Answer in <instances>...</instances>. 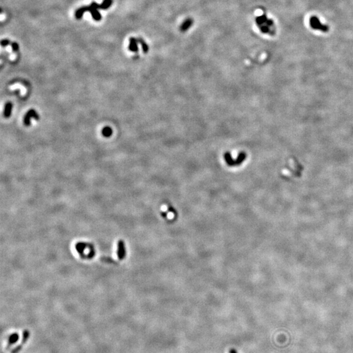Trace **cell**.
<instances>
[{"label":"cell","instance_id":"6da1fadb","mask_svg":"<svg viewBox=\"0 0 353 353\" xmlns=\"http://www.w3.org/2000/svg\"><path fill=\"white\" fill-rule=\"evenodd\" d=\"M84 12H90L94 20L96 21H100L101 19V15L98 11V9H100V4H98L96 2H92L89 6L83 7Z\"/></svg>","mask_w":353,"mask_h":353},{"label":"cell","instance_id":"7a4b0ae2","mask_svg":"<svg viewBox=\"0 0 353 353\" xmlns=\"http://www.w3.org/2000/svg\"><path fill=\"white\" fill-rule=\"evenodd\" d=\"M224 158H225V160L228 165L230 166L237 165L241 164V163L245 160V159L246 158V154L245 152H241V153H240L239 154L238 158H237L236 160H234L232 158L231 154L229 152H226V153H225V155H224Z\"/></svg>","mask_w":353,"mask_h":353},{"label":"cell","instance_id":"3957f363","mask_svg":"<svg viewBox=\"0 0 353 353\" xmlns=\"http://www.w3.org/2000/svg\"><path fill=\"white\" fill-rule=\"evenodd\" d=\"M309 23L312 28L316 30H320V31L322 32H326L329 29L327 26L322 24L320 20H319L317 16H312L310 18Z\"/></svg>","mask_w":353,"mask_h":353},{"label":"cell","instance_id":"277c9868","mask_svg":"<svg viewBox=\"0 0 353 353\" xmlns=\"http://www.w3.org/2000/svg\"><path fill=\"white\" fill-rule=\"evenodd\" d=\"M31 118H35V120L39 119V114L35 109H30L26 114H25L24 118V123L26 126H30L31 124Z\"/></svg>","mask_w":353,"mask_h":353},{"label":"cell","instance_id":"5b68a950","mask_svg":"<svg viewBox=\"0 0 353 353\" xmlns=\"http://www.w3.org/2000/svg\"><path fill=\"white\" fill-rule=\"evenodd\" d=\"M129 50H130L131 52H137L139 49H138V41L137 39L135 38V37H130V40H129Z\"/></svg>","mask_w":353,"mask_h":353},{"label":"cell","instance_id":"8992f818","mask_svg":"<svg viewBox=\"0 0 353 353\" xmlns=\"http://www.w3.org/2000/svg\"><path fill=\"white\" fill-rule=\"evenodd\" d=\"M193 23H194V21H193V20L192 18H189L186 19L185 21L182 23V24L181 25V27H180V30H181L182 32H186L188 29L191 28V27L193 24Z\"/></svg>","mask_w":353,"mask_h":353},{"label":"cell","instance_id":"52a82bcc","mask_svg":"<svg viewBox=\"0 0 353 353\" xmlns=\"http://www.w3.org/2000/svg\"><path fill=\"white\" fill-rule=\"evenodd\" d=\"M125 254H126V251H125V247H124V242L123 241V240H120L118 243L117 254H118V258H119L120 260L123 259L124 258Z\"/></svg>","mask_w":353,"mask_h":353},{"label":"cell","instance_id":"ba28073f","mask_svg":"<svg viewBox=\"0 0 353 353\" xmlns=\"http://www.w3.org/2000/svg\"><path fill=\"white\" fill-rule=\"evenodd\" d=\"M13 110V103L11 102H7L5 106L4 110V117L9 118L11 116Z\"/></svg>","mask_w":353,"mask_h":353},{"label":"cell","instance_id":"9c48e42d","mask_svg":"<svg viewBox=\"0 0 353 353\" xmlns=\"http://www.w3.org/2000/svg\"><path fill=\"white\" fill-rule=\"evenodd\" d=\"M267 19L268 18H267V16L266 15H263L262 16H258V17L256 18L255 20H256V23L257 24V25L258 26H260L262 25H264V24L266 22Z\"/></svg>","mask_w":353,"mask_h":353},{"label":"cell","instance_id":"30bf717a","mask_svg":"<svg viewBox=\"0 0 353 353\" xmlns=\"http://www.w3.org/2000/svg\"><path fill=\"white\" fill-rule=\"evenodd\" d=\"M137 41H138V43L141 44L143 52L147 53V52L148 51V45H147V43H146L142 38H141V37H139V38H137Z\"/></svg>","mask_w":353,"mask_h":353},{"label":"cell","instance_id":"8fae6325","mask_svg":"<svg viewBox=\"0 0 353 353\" xmlns=\"http://www.w3.org/2000/svg\"><path fill=\"white\" fill-rule=\"evenodd\" d=\"M113 134V130L111 127L106 126L103 128L102 135L105 137H110Z\"/></svg>","mask_w":353,"mask_h":353},{"label":"cell","instance_id":"7c38bea8","mask_svg":"<svg viewBox=\"0 0 353 353\" xmlns=\"http://www.w3.org/2000/svg\"><path fill=\"white\" fill-rule=\"evenodd\" d=\"M112 3H113V0H103L100 4V9L106 10L109 9L111 6Z\"/></svg>","mask_w":353,"mask_h":353},{"label":"cell","instance_id":"4fadbf2b","mask_svg":"<svg viewBox=\"0 0 353 353\" xmlns=\"http://www.w3.org/2000/svg\"><path fill=\"white\" fill-rule=\"evenodd\" d=\"M260 30L261 32H262L264 33H270V32H271L270 28L269 26H267L266 24H264L262 26H259Z\"/></svg>","mask_w":353,"mask_h":353},{"label":"cell","instance_id":"5bb4252c","mask_svg":"<svg viewBox=\"0 0 353 353\" xmlns=\"http://www.w3.org/2000/svg\"><path fill=\"white\" fill-rule=\"evenodd\" d=\"M11 47H12V49L14 52L18 51V49H19V45L17 43H12Z\"/></svg>","mask_w":353,"mask_h":353},{"label":"cell","instance_id":"9a60e30c","mask_svg":"<svg viewBox=\"0 0 353 353\" xmlns=\"http://www.w3.org/2000/svg\"><path fill=\"white\" fill-rule=\"evenodd\" d=\"M10 44V41L8 39H3L1 41V45L2 47H6Z\"/></svg>","mask_w":353,"mask_h":353},{"label":"cell","instance_id":"2e32d148","mask_svg":"<svg viewBox=\"0 0 353 353\" xmlns=\"http://www.w3.org/2000/svg\"><path fill=\"white\" fill-rule=\"evenodd\" d=\"M229 353H237V351L234 349H231L229 350Z\"/></svg>","mask_w":353,"mask_h":353}]
</instances>
